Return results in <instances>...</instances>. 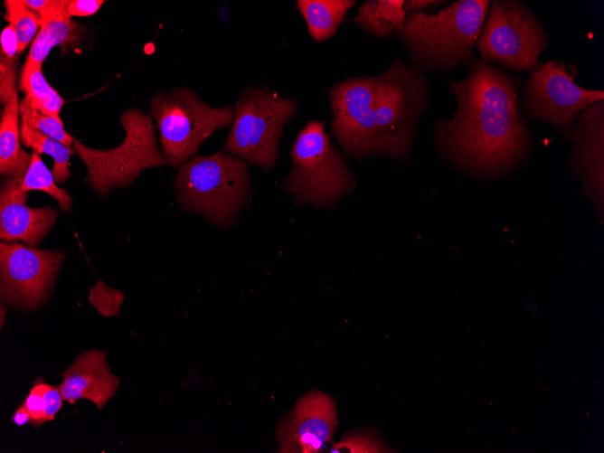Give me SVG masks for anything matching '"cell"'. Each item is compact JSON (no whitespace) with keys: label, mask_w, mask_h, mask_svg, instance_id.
<instances>
[{"label":"cell","mask_w":604,"mask_h":453,"mask_svg":"<svg viewBox=\"0 0 604 453\" xmlns=\"http://www.w3.org/2000/svg\"><path fill=\"white\" fill-rule=\"evenodd\" d=\"M5 7L6 9L5 18L17 34L18 53L20 54L36 37L38 29L41 27V19L39 14L30 9L24 0H6Z\"/></svg>","instance_id":"7402d4cb"},{"label":"cell","mask_w":604,"mask_h":453,"mask_svg":"<svg viewBox=\"0 0 604 453\" xmlns=\"http://www.w3.org/2000/svg\"><path fill=\"white\" fill-rule=\"evenodd\" d=\"M331 133L346 155L409 162L420 119L430 100L428 76L395 56L378 76H353L327 90Z\"/></svg>","instance_id":"7a4b0ae2"},{"label":"cell","mask_w":604,"mask_h":453,"mask_svg":"<svg viewBox=\"0 0 604 453\" xmlns=\"http://www.w3.org/2000/svg\"><path fill=\"white\" fill-rule=\"evenodd\" d=\"M20 116L29 127L54 138L67 146H72L74 137L64 128L60 117L45 115L33 109L25 98L19 101Z\"/></svg>","instance_id":"603a6c76"},{"label":"cell","mask_w":604,"mask_h":453,"mask_svg":"<svg viewBox=\"0 0 604 453\" xmlns=\"http://www.w3.org/2000/svg\"><path fill=\"white\" fill-rule=\"evenodd\" d=\"M19 100L5 105L0 123V174L22 183L31 162L20 144Z\"/></svg>","instance_id":"2e32d148"},{"label":"cell","mask_w":604,"mask_h":453,"mask_svg":"<svg viewBox=\"0 0 604 453\" xmlns=\"http://www.w3.org/2000/svg\"><path fill=\"white\" fill-rule=\"evenodd\" d=\"M355 0H298L296 7L304 17L312 39L322 42L334 37Z\"/></svg>","instance_id":"ac0fdd59"},{"label":"cell","mask_w":604,"mask_h":453,"mask_svg":"<svg viewBox=\"0 0 604 453\" xmlns=\"http://www.w3.org/2000/svg\"><path fill=\"white\" fill-rule=\"evenodd\" d=\"M489 0H458L435 14L406 16L398 33L410 63L422 71L450 75L477 56L472 49L485 22Z\"/></svg>","instance_id":"3957f363"},{"label":"cell","mask_w":604,"mask_h":453,"mask_svg":"<svg viewBox=\"0 0 604 453\" xmlns=\"http://www.w3.org/2000/svg\"><path fill=\"white\" fill-rule=\"evenodd\" d=\"M442 3L443 1L439 0H406L403 4V10L406 15L413 13H425V10Z\"/></svg>","instance_id":"d6a6232c"},{"label":"cell","mask_w":604,"mask_h":453,"mask_svg":"<svg viewBox=\"0 0 604 453\" xmlns=\"http://www.w3.org/2000/svg\"><path fill=\"white\" fill-rule=\"evenodd\" d=\"M382 441L371 432L353 433L333 445L331 452L379 453L386 452Z\"/></svg>","instance_id":"484cf974"},{"label":"cell","mask_w":604,"mask_h":453,"mask_svg":"<svg viewBox=\"0 0 604 453\" xmlns=\"http://www.w3.org/2000/svg\"><path fill=\"white\" fill-rule=\"evenodd\" d=\"M0 312H1L0 321H1V327H2L3 325L5 322V313H6V309H5V307H4L3 304L0 305Z\"/></svg>","instance_id":"e575fe53"},{"label":"cell","mask_w":604,"mask_h":453,"mask_svg":"<svg viewBox=\"0 0 604 453\" xmlns=\"http://www.w3.org/2000/svg\"><path fill=\"white\" fill-rule=\"evenodd\" d=\"M42 66L24 63L18 80V90L36 110L45 115L60 117L64 100L45 79Z\"/></svg>","instance_id":"d6986e66"},{"label":"cell","mask_w":604,"mask_h":453,"mask_svg":"<svg viewBox=\"0 0 604 453\" xmlns=\"http://www.w3.org/2000/svg\"><path fill=\"white\" fill-rule=\"evenodd\" d=\"M334 400L321 392H311L297 402L292 413L279 423L277 439L279 452L317 453L330 442L337 428Z\"/></svg>","instance_id":"4fadbf2b"},{"label":"cell","mask_w":604,"mask_h":453,"mask_svg":"<svg viewBox=\"0 0 604 453\" xmlns=\"http://www.w3.org/2000/svg\"><path fill=\"white\" fill-rule=\"evenodd\" d=\"M12 420L16 425L22 426L30 421V413L24 405V403L14 411L12 416Z\"/></svg>","instance_id":"836d02e7"},{"label":"cell","mask_w":604,"mask_h":453,"mask_svg":"<svg viewBox=\"0 0 604 453\" xmlns=\"http://www.w3.org/2000/svg\"><path fill=\"white\" fill-rule=\"evenodd\" d=\"M58 386L63 401L70 404L77 400L92 401L99 411L115 395L119 378L111 373L107 363L106 351L91 349L80 354L64 372Z\"/></svg>","instance_id":"9a60e30c"},{"label":"cell","mask_w":604,"mask_h":453,"mask_svg":"<svg viewBox=\"0 0 604 453\" xmlns=\"http://www.w3.org/2000/svg\"><path fill=\"white\" fill-rule=\"evenodd\" d=\"M120 123L125 138L112 149H96L77 139L71 146L87 167L90 187L100 195L130 185L145 169L166 165L148 114L129 109L121 115Z\"/></svg>","instance_id":"52a82bcc"},{"label":"cell","mask_w":604,"mask_h":453,"mask_svg":"<svg viewBox=\"0 0 604 453\" xmlns=\"http://www.w3.org/2000/svg\"><path fill=\"white\" fill-rule=\"evenodd\" d=\"M378 0H367L357 6V13L352 22L363 32L379 39H389L394 31L393 26L377 12Z\"/></svg>","instance_id":"cb8c5ba5"},{"label":"cell","mask_w":604,"mask_h":453,"mask_svg":"<svg viewBox=\"0 0 604 453\" xmlns=\"http://www.w3.org/2000/svg\"><path fill=\"white\" fill-rule=\"evenodd\" d=\"M102 0H70L68 14L72 16H89L94 14L103 5Z\"/></svg>","instance_id":"1f68e13d"},{"label":"cell","mask_w":604,"mask_h":453,"mask_svg":"<svg viewBox=\"0 0 604 453\" xmlns=\"http://www.w3.org/2000/svg\"><path fill=\"white\" fill-rule=\"evenodd\" d=\"M179 206L216 226H231L248 206L251 182L247 162L223 149L195 156L177 168L174 182Z\"/></svg>","instance_id":"277c9868"},{"label":"cell","mask_w":604,"mask_h":453,"mask_svg":"<svg viewBox=\"0 0 604 453\" xmlns=\"http://www.w3.org/2000/svg\"><path fill=\"white\" fill-rule=\"evenodd\" d=\"M403 4V0H378L379 15L393 26L397 34L402 31L407 16Z\"/></svg>","instance_id":"83f0119b"},{"label":"cell","mask_w":604,"mask_h":453,"mask_svg":"<svg viewBox=\"0 0 604 453\" xmlns=\"http://www.w3.org/2000/svg\"><path fill=\"white\" fill-rule=\"evenodd\" d=\"M20 134L21 140L25 146L31 147L39 154H46L52 157L54 165L52 173L57 183H62L70 177L69 160L75 153L74 150L32 128L23 120L20 121Z\"/></svg>","instance_id":"ffe728a7"},{"label":"cell","mask_w":604,"mask_h":453,"mask_svg":"<svg viewBox=\"0 0 604 453\" xmlns=\"http://www.w3.org/2000/svg\"><path fill=\"white\" fill-rule=\"evenodd\" d=\"M467 77L448 80L457 110L433 127L437 151L460 174L493 182L521 169L533 150V132L522 109L524 82L479 57Z\"/></svg>","instance_id":"6da1fadb"},{"label":"cell","mask_w":604,"mask_h":453,"mask_svg":"<svg viewBox=\"0 0 604 453\" xmlns=\"http://www.w3.org/2000/svg\"><path fill=\"white\" fill-rule=\"evenodd\" d=\"M298 102L265 85L247 87L234 108L223 150L264 171L279 158V143L286 125L296 117Z\"/></svg>","instance_id":"8992f818"},{"label":"cell","mask_w":604,"mask_h":453,"mask_svg":"<svg viewBox=\"0 0 604 453\" xmlns=\"http://www.w3.org/2000/svg\"><path fill=\"white\" fill-rule=\"evenodd\" d=\"M43 397L46 401L47 410L45 413V420H52L56 413L62 406V396L58 387L44 383L42 382H37L33 385Z\"/></svg>","instance_id":"f1b7e54d"},{"label":"cell","mask_w":604,"mask_h":453,"mask_svg":"<svg viewBox=\"0 0 604 453\" xmlns=\"http://www.w3.org/2000/svg\"><path fill=\"white\" fill-rule=\"evenodd\" d=\"M124 299L122 291L108 287L101 280H98L96 285L90 288V304L104 316H118Z\"/></svg>","instance_id":"d4e9b609"},{"label":"cell","mask_w":604,"mask_h":453,"mask_svg":"<svg viewBox=\"0 0 604 453\" xmlns=\"http://www.w3.org/2000/svg\"><path fill=\"white\" fill-rule=\"evenodd\" d=\"M64 254L22 243H0L1 297L12 305L37 307L52 290Z\"/></svg>","instance_id":"8fae6325"},{"label":"cell","mask_w":604,"mask_h":453,"mask_svg":"<svg viewBox=\"0 0 604 453\" xmlns=\"http://www.w3.org/2000/svg\"><path fill=\"white\" fill-rule=\"evenodd\" d=\"M549 45L543 24L517 0L490 1L475 47L480 59L511 72L536 68Z\"/></svg>","instance_id":"9c48e42d"},{"label":"cell","mask_w":604,"mask_h":453,"mask_svg":"<svg viewBox=\"0 0 604 453\" xmlns=\"http://www.w3.org/2000/svg\"><path fill=\"white\" fill-rule=\"evenodd\" d=\"M166 165L179 167L191 160L201 144L218 129L231 125L234 108H212L188 88L158 91L149 102Z\"/></svg>","instance_id":"ba28073f"},{"label":"cell","mask_w":604,"mask_h":453,"mask_svg":"<svg viewBox=\"0 0 604 453\" xmlns=\"http://www.w3.org/2000/svg\"><path fill=\"white\" fill-rule=\"evenodd\" d=\"M578 74L576 65L558 59L540 62L523 84L524 114L548 123L564 137L583 110L604 101L602 90L585 89L575 82Z\"/></svg>","instance_id":"30bf717a"},{"label":"cell","mask_w":604,"mask_h":453,"mask_svg":"<svg viewBox=\"0 0 604 453\" xmlns=\"http://www.w3.org/2000/svg\"><path fill=\"white\" fill-rule=\"evenodd\" d=\"M24 192L42 191L55 199L62 211L68 212L72 205L71 195L60 188L52 173L46 167L39 153L33 151L32 158L25 175L21 183Z\"/></svg>","instance_id":"44dd1931"},{"label":"cell","mask_w":604,"mask_h":453,"mask_svg":"<svg viewBox=\"0 0 604 453\" xmlns=\"http://www.w3.org/2000/svg\"><path fill=\"white\" fill-rule=\"evenodd\" d=\"M28 193L21 183L8 178L0 191V239L2 241H24L36 246L53 227L58 210L52 207L31 208L26 204Z\"/></svg>","instance_id":"5bb4252c"},{"label":"cell","mask_w":604,"mask_h":453,"mask_svg":"<svg viewBox=\"0 0 604 453\" xmlns=\"http://www.w3.org/2000/svg\"><path fill=\"white\" fill-rule=\"evenodd\" d=\"M325 126L324 121H307L289 150L291 167L283 188L297 205L330 210L356 186V178Z\"/></svg>","instance_id":"5b68a950"},{"label":"cell","mask_w":604,"mask_h":453,"mask_svg":"<svg viewBox=\"0 0 604 453\" xmlns=\"http://www.w3.org/2000/svg\"><path fill=\"white\" fill-rule=\"evenodd\" d=\"M41 27L34 38L25 64L42 66V62L55 46L77 42L82 35V26L72 20L68 10L40 17Z\"/></svg>","instance_id":"e0dca14e"},{"label":"cell","mask_w":604,"mask_h":453,"mask_svg":"<svg viewBox=\"0 0 604 453\" xmlns=\"http://www.w3.org/2000/svg\"><path fill=\"white\" fill-rule=\"evenodd\" d=\"M17 59L10 60L0 55V100L1 104L19 100L16 87Z\"/></svg>","instance_id":"4316f807"},{"label":"cell","mask_w":604,"mask_h":453,"mask_svg":"<svg viewBox=\"0 0 604 453\" xmlns=\"http://www.w3.org/2000/svg\"><path fill=\"white\" fill-rule=\"evenodd\" d=\"M24 405L30 413V421L33 427H38L46 421V401L42 395L33 387L26 397Z\"/></svg>","instance_id":"f546056e"},{"label":"cell","mask_w":604,"mask_h":453,"mask_svg":"<svg viewBox=\"0 0 604 453\" xmlns=\"http://www.w3.org/2000/svg\"><path fill=\"white\" fill-rule=\"evenodd\" d=\"M572 145L568 161L571 176L581 183L580 193L591 202L600 222L604 218V101H598L575 120L563 137Z\"/></svg>","instance_id":"7c38bea8"},{"label":"cell","mask_w":604,"mask_h":453,"mask_svg":"<svg viewBox=\"0 0 604 453\" xmlns=\"http://www.w3.org/2000/svg\"><path fill=\"white\" fill-rule=\"evenodd\" d=\"M18 39L14 27L9 24L5 27L1 33V53L0 55L10 59H17Z\"/></svg>","instance_id":"4dcf8cb0"}]
</instances>
